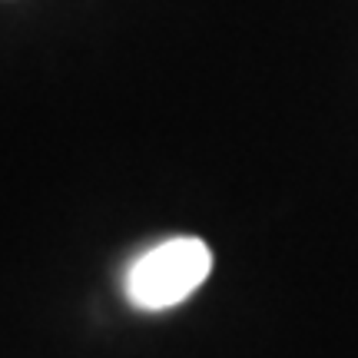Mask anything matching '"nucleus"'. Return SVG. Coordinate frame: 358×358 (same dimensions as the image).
<instances>
[{
	"label": "nucleus",
	"instance_id": "nucleus-1",
	"mask_svg": "<svg viewBox=\"0 0 358 358\" xmlns=\"http://www.w3.org/2000/svg\"><path fill=\"white\" fill-rule=\"evenodd\" d=\"M213 272V252L196 236H176L143 252L127 272V299L143 312L186 302Z\"/></svg>",
	"mask_w": 358,
	"mask_h": 358
}]
</instances>
